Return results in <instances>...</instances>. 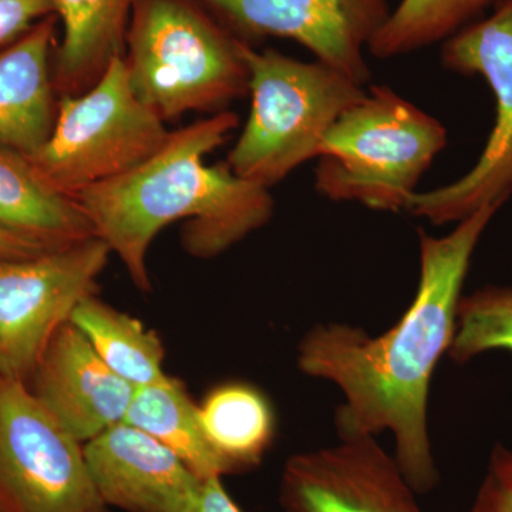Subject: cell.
<instances>
[{
	"label": "cell",
	"mask_w": 512,
	"mask_h": 512,
	"mask_svg": "<svg viewBox=\"0 0 512 512\" xmlns=\"http://www.w3.org/2000/svg\"><path fill=\"white\" fill-rule=\"evenodd\" d=\"M90 476L107 507L191 512L204 481L170 448L126 421L84 443Z\"/></svg>",
	"instance_id": "obj_12"
},
{
	"label": "cell",
	"mask_w": 512,
	"mask_h": 512,
	"mask_svg": "<svg viewBox=\"0 0 512 512\" xmlns=\"http://www.w3.org/2000/svg\"><path fill=\"white\" fill-rule=\"evenodd\" d=\"M57 19L40 20L0 49V147L35 153L55 126L53 49Z\"/></svg>",
	"instance_id": "obj_14"
},
{
	"label": "cell",
	"mask_w": 512,
	"mask_h": 512,
	"mask_svg": "<svg viewBox=\"0 0 512 512\" xmlns=\"http://www.w3.org/2000/svg\"><path fill=\"white\" fill-rule=\"evenodd\" d=\"M284 512H423L396 458L377 437L346 436L293 454L279 485Z\"/></svg>",
	"instance_id": "obj_11"
},
{
	"label": "cell",
	"mask_w": 512,
	"mask_h": 512,
	"mask_svg": "<svg viewBox=\"0 0 512 512\" xmlns=\"http://www.w3.org/2000/svg\"><path fill=\"white\" fill-rule=\"evenodd\" d=\"M238 40L282 37L308 49L316 62L365 86V52L389 18L387 0H197Z\"/></svg>",
	"instance_id": "obj_10"
},
{
	"label": "cell",
	"mask_w": 512,
	"mask_h": 512,
	"mask_svg": "<svg viewBox=\"0 0 512 512\" xmlns=\"http://www.w3.org/2000/svg\"><path fill=\"white\" fill-rule=\"evenodd\" d=\"M52 15L53 0H0V49Z\"/></svg>",
	"instance_id": "obj_23"
},
{
	"label": "cell",
	"mask_w": 512,
	"mask_h": 512,
	"mask_svg": "<svg viewBox=\"0 0 512 512\" xmlns=\"http://www.w3.org/2000/svg\"><path fill=\"white\" fill-rule=\"evenodd\" d=\"M0 512H9L8 508L5 507V504L2 503V500H0Z\"/></svg>",
	"instance_id": "obj_26"
},
{
	"label": "cell",
	"mask_w": 512,
	"mask_h": 512,
	"mask_svg": "<svg viewBox=\"0 0 512 512\" xmlns=\"http://www.w3.org/2000/svg\"><path fill=\"white\" fill-rule=\"evenodd\" d=\"M498 2L501 0H402L367 52L387 60L444 43Z\"/></svg>",
	"instance_id": "obj_20"
},
{
	"label": "cell",
	"mask_w": 512,
	"mask_h": 512,
	"mask_svg": "<svg viewBox=\"0 0 512 512\" xmlns=\"http://www.w3.org/2000/svg\"><path fill=\"white\" fill-rule=\"evenodd\" d=\"M70 322L82 330L107 366L134 387L167 380L164 346L154 330L92 295L74 309Z\"/></svg>",
	"instance_id": "obj_19"
},
{
	"label": "cell",
	"mask_w": 512,
	"mask_h": 512,
	"mask_svg": "<svg viewBox=\"0 0 512 512\" xmlns=\"http://www.w3.org/2000/svg\"><path fill=\"white\" fill-rule=\"evenodd\" d=\"M441 64L484 77L495 97V124L477 164L454 183L413 195L407 212L434 225L463 221L512 195V0L477 20L441 47Z\"/></svg>",
	"instance_id": "obj_7"
},
{
	"label": "cell",
	"mask_w": 512,
	"mask_h": 512,
	"mask_svg": "<svg viewBox=\"0 0 512 512\" xmlns=\"http://www.w3.org/2000/svg\"><path fill=\"white\" fill-rule=\"evenodd\" d=\"M239 52L248 70L251 110L225 164L238 177L271 188L318 158L330 127L367 90L316 60L302 62L241 40Z\"/></svg>",
	"instance_id": "obj_5"
},
{
	"label": "cell",
	"mask_w": 512,
	"mask_h": 512,
	"mask_svg": "<svg viewBox=\"0 0 512 512\" xmlns=\"http://www.w3.org/2000/svg\"><path fill=\"white\" fill-rule=\"evenodd\" d=\"M136 0H53L62 40L53 60L57 96L89 90L114 57L123 55Z\"/></svg>",
	"instance_id": "obj_15"
},
{
	"label": "cell",
	"mask_w": 512,
	"mask_h": 512,
	"mask_svg": "<svg viewBox=\"0 0 512 512\" xmlns=\"http://www.w3.org/2000/svg\"><path fill=\"white\" fill-rule=\"evenodd\" d=\"M447 130L387 86H373L320 144L315 187L336 202L407 211L423 175L447 146Z\"/></svg>",
	"instance_id": "obj_4"
},
{
	"label": "cell",
	"mask_w": 512,
	"mask_h": 512,
	"mask_svg": "<svg viewBox=\"0 0 512 512\" xmlns=\"http://www.w3.org/2000/svg\"><path fill=\"white\" fill-rule=\"evenodd\" d=\"M26 384L83 444L124 421L137 390L104 363L70 320L50 340Z\"/></svg>",
	"instance_id": "obj_13"
},
{
	"label": "cell",
	"mask_w": 512,
	"mask_h": 512,
	"mask_svg": "<svg viewBox=\"0 0 512 512\" xmlns=\"http://www.w3.org/2000/svg\"><path fill=\"white\" fill-rule=\"evenodd\" d=\"M197 0H136L123 59L134 94L161 120L227 111L248 96L239 40Z\"/></svg>",
	"instance_id": "obj_3"
},
{
	"label": "cell",
	"mask_w": 512,
	"mask_h": 512,
	"mask_svg": "<svg viewBox=\"0 0 512 512\" xmlns=\"http://www.w3.org/2000/svg\"><path fill=\"white\" fill-rule=\"evenodd\" d=\"M170 133L137 99L119 55L89 90L59 97L52 133L26 156L45 183L74 198L130 173L156 154Z\"/></svg>",
	"instance_id": "obj_6"
},
{
	"label": "cell",
	"mask_w": 512,
	"mask_h": 512,
	"mask_svg": "<svg viewBox=\"0 0 512 512\" xmlns=\"http://www.w3.org/2000/svg\"><path fill=\"white\" fill-rule=\"evenodd\" d=\"M0 500L9 512H109L72 436L30 392L0 377Z\"/></svg>",
	"instance_id": "obj_8"
},
{
	"label": "cell",
	"mask_w": 512,
	"mask_h": 512,
	"mask_svg": "<svg viewBox=\"0 0 512 512\" xmlns=\"http://www.w3.org/2000/svg\"><path fill=\"white\" fill-rule=\"evenodd\" d=\"M238 126L237 114L227 110L171 131L163 147L130 173L73 198L140 291L153 288L148 252L173 222L187 220L181 244L188 254L211 259L274 217L269 188L238 177L225 163H205Z\"/></svg>",
	"instance_id": "obj_2"
},
{
	"label": "cell",
	"mask_w": 512,
	"mask_h": 512,
	"mask_svg": "<svg viewBox=\"0 0 512 512\" xmlns=\"http://www.w3.org/2000/svg\"><path fill=\"white\" fill-rule=\"evenodd\" d=\"M111 251L92 237L29 258L0 262V377L28 383L74 309L97 295Z\"/></svg>",
	"instance_id": "obj_9"
},
{
	"label": "cell",
	"mask_w": 512,
	"mask_h": 512,
	"mask_svg": "<svg viewBox=\"0 0 512 512\" xmlns=\"http://www.w3.org/2000/svg\"><path fill=\"white\" fill-rule=\"evenodd\" d=\"M470 512H512V450L497 444Z\"/></svg>",
	"instance_id": "obj_22"
},
{
	"label": "cell",
	"mask_w": 512,
	"mask_h": 512,
	"mask_svg": "<svg viewBox=\"0 0 512 512\" xmlns=\"http://www.w3.org/2000/svg\"><path fill=\"white\" fill-rule=\"evenodd\" d=\"M498 349L512 355V286H485L461 296L450 359L464 365Z\"/></svg>",
	"instance_id": "obj_21"
},
{
	"label": "cell",
	"mask_w": 512,
	"mask_h": 512,
	"mask_svg": "<svg viewBox=\"0 0 512 512\" xmlns=\"http://www.w3.org/2000/svg\"><path fill=\"white\" fill-rule=\"evenodd\" d=\"M191 512H244L235 503L220 477L204 481L200 498Z\"/></svg>",
	"instance_id": "obj_24"
},
{
	"label": "cell",
	"mask_w": 512,
	"mask_h": 512,
	"mask_svg": "<svg viewBox=\"0 0 512 512\" xmlns=\"http://www.w3.org/2000/svg\"><path fill=\"white\" fill-rule=\"evenodd\" d=\"M124 421L170 448L202 480L224 477L202 426L200 406L173 377L138 387Z\"/></svg>",
	"instance_id": "obj_18"
},
{
	"label": "cell",
	"mask_w": 512,
	"mask_h": 512,
	"mask_svg": "<svg viewBox=\"0 0 512 512\" xmlns=\"http://www.w3.org/2000/svg\"><path fill=\"white\" fill-rule=\"evenodd\" d=\"M503 205H487L444 237L419 231L416 295L399 322L376 338L342 322H322L296 350L303 375L338 387V437H379L389 431L394 458L417 495L440 481L429 430L431 380L448 355L471 258Z\"/></svg>",
	"instance_id": "obj_1"
},
{
	"label": "cell",
	"mask_w": 512,
	"mask_h": 512,
	"mask_svg": "<svg viewBox=\"0 0 512 512\" xmlns=\"http://www.w3.org/2000/svg\"><path fill=\"white\" fill-rule=\"evenodd\" d=\"M0 229L50 249L96 237L76 200L37 174L29 157L0 147Z\"/></svg>",
	"instance_id": "obj_16"
},
{
	"label": "cell",
	"mask_w": 512,
	"mask_h": 512,
	"mask_svg": "<svg viewBox=\"0 0 512 512\" xmlns=\"http://www.w3.org/2000/svg\"><path fill=\"white\" fill-rule=\"evenodd\" d=\"M198 406L224 476L261 466L276 434L274 406L261 389L245 382L220 384Z\"/></svg>",
	"instance_id": "obj_17"
},
{
	"label": "cell",
	"mask_w": 512,
	"mask_h": 512,
	"mask_svg": "<svg viewBox=\"0 0 512 512\" xmlns=\"http://www.w3.org/2000/svg\"><path fill=\"white\" fill-rule=\"evenodd\" d=\"M46 251H50V248L39 244V242L0 229V262L29 258V256L39 255Z\"/></svg>",
	"instance_id": "obj_25"
}]
</instances>
